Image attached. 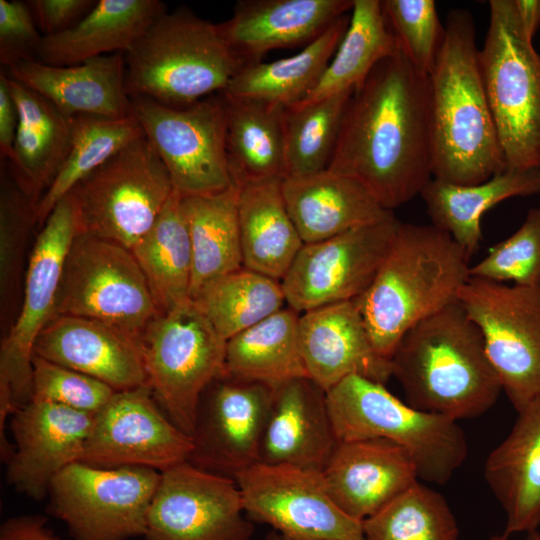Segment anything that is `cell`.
I'll list each match as a JSON object with an SVG mask.
<instances>
[{"label":"cell","instance_id":"cell-1","mask_svg":"<svg viewBox=\"0 0 540 540\" xmlns=\"http://www.w3.org/2000/svg\"><path fill=\"white\" fill-rule=\"evenodd\" d=\"M431 161L429 75L398 47L353 90L328 170L392 211L421 194Z\"/></svg>","mask_w":540,"mask_h":540},{"label":"cell","instance_id":"cell-2","mask_svg":"<svg viewBox=\"0 0 540 540\" xmlns=\"http://www.w3.org/2000/svg\"><path fill=\"white\" fill-rule=\"evenodd\" d=\"M444 26L429 74L432 178L473 185L506 165L481 75L472 13L451 10Z\"/></svg>","mask_w":540,"mask_h":540},{"label":"cell","instance_id":"cell-3","mask_svg":"<svg viewBox=\"0 0 540 540\" xmlns=\"http://www.w3.org/2000/svg\"><path fill=\"white\" fill-rule=\"evenodd\" d=\"M390 362L408 405L456 421L484 414L503 391L482 333L459 301L409 329Z\"/></svg>","mask_w":540,"mask_h":540},{"label":"cell","instance_id":"cell-4","mask_svg":"<svg viewBox=\"0 0 540 540\" xmlns=\"http://www.w3.org/2000/svg\"><path fill=\"white\" fill-rule=\"evenodd\" d=\"M469 260L442 229L401 223L372 282L354 300L380 356L390 360L409 329L458 301Z\"/></svg>","mask_w":540,"mask_h":540},{"label":"cell","instance_id":"cell-5","mask_svg":"<svg viewBox=\"0 0 540 540\" xmlns=\"http://www.w3.org/2000/svg\"><path fill=\"white\" fill-rule=\"evenodd\" d=\"M243 63L217 24L188 9L163 12L125 53L126 89L168 106H186L225 90Z\"/></svg>","mask_w":540,"mask_h":540},{"label":"cell","instance_id":"cell-6","mask_svg":"<svg viewBox=\"0 0 540 540\" xmlns=\"http://www.w3.org/2000/svg\"><path fill=\"white\" fill-rule=\"evenodd\" d=\"M326 397L338 441H393L409 452L421 480L445 484L466 459V436L456 420L415 409L384 384L351 375Z\"/></svg>","mask_w":540,"mask_h":540},{"label":"cell","instance_id":"cell-7","mask_svg":"<svg viewBox=\"0 0 540 540\" xmlns=\"http://www.w3.org/2000/svg\"><path fill=\"white\" fill-rule=\"evenodd\" d=\"M479 64L506 170L540 168V54L514 0L489 1Z\"/></svg>","mask_w":540,"mask_h":540},{"label":"cell","instance_id":"cell-8","mask_svg":"<svg viewBox=\"0 0 540 540\" xmlns=\"http://www.w3.org/2000/svg\"><path fill=\"white\" fill-rule=\"evenodd\" d=\"M173 192L167 168L144 135L81 179L68 194L75 204L78 233L131 250Z\"/></svg>","mask_w":540,"mask_h":540},{"label":"cell","instance_id":"cell-9","mask_svg":"<svg viewBox=\"0 0 540 540\" xmlns=\"http://www.w3.org/2000/svg\"><path fill=\"white\" fill-rule=\"evenodd\" d=\"M226 342L192 299L159 315L140 338L156 402L190 436L201 394L225 373Z\"/></svg>","mask_w":540,"mask_h":540},{"label":"cell","instance_id":"cell-10","mask_svg":"<svg viewBox=\"0 0 540 540\" xmlns=\"http://www.w3.org/2000/svg\"><path fill=\"white\" fill-rule=\"evenodd\" d=\"M161 314L131 250L91 235L75 236L64 262L53 317L97 320L140 341Z\"/></svg>","mask_w":540,"mask_h":540},{"label":"cell","instance_id":"cell-11","mask_svg":"<svg viewBox=\"0 0 540 540\" xmlns=\"http://www.w3.org/2000/svg\"><path fill=\"white\" fill-rule=\"evenodd\" d=\"M130 99L133 116L182 197L216 194L235 185L226 152L222 93L177 107L143 96Z\"/></svg>","mask_w":540,"mask_h":540},{"label":"cell","instance_id":"cell-12","mask_svg":"<svg viewBox=\"0 0 540 540\" xmlns=\"http://www.w3.org/2000/svg\"><path fill=\"white\" fill-rule=\"evenodd\" d=\"M78 234L77 215L70 194L45 220L29 258L20 313L0 350V432L8 416L33 396L35 341L53 318L64 262Z\"/></svg>","mask_w":540,"mask_h":540},{"label":"cell","instance_id":"cell-13","mask_svg":"<svg viewBox=\"0 0 540 540\" xmlns=\"http://www.w3.org/2000/svg\"><path fill=\"white\" fill-rule=\"evenodd\" d=\"M458 301L480 329L502 390L517 412L540 399V283L470 277Z\"/></svg>","mask_w":540,"mask_h":540},{"label":"cell","instance_id":"cell-14","mask_svg":"<svg viewBox=\"0 0 540 540\" xmlns=\"http://www.w3.org/2000/svg\"><path fill=\"white\" fill-rule=\"evenodd\" d=\"M160 472L147 467L101 468L75 462L49 488V513L73 540L143 537Z\"/></svg>","mask_w":540,"mask_h":540},{"label":"cell","instance_id":"cell-15","mask_svg":"<svg viewBox=\"0 0 540 540\" xmlns=\"http://www.w3.org/2000/svg\"><path fill=\"white\" fill-rule=\"evenodd\" d=\"M234 480L250 520L270 525L285 540H364L363 521L334 502L322 471L258 462Z\"/></svg>","mask_w":540,"mask_h":540},{"label":"cell","instance_id":"cell-16","mask_svg":"<svg viewBox=\"0 0 540 540\" xmlns=\"http://www.w3.org/2000/svg\"><path fill=\"white\" fill-rule=\"evenodd\" d=\"M236 481L186 461L160 472L144 540H250Z\"/></svg>","mask_w":540,"mask_h":540},{"label":"cell","instance_id":"cell-17","mask_svg":"<svg viewBox=\"0 0 540 540\" xmlns=\"http://www.w3.org/2000/svg\"><path fill=\"white\" fill-rule=\"evenodd\" d=\"M401 223L393 216L304 244L281 280L288 307L303 313L358 298L375 277Z\"/></svg>","mask_w":540,"mask_h":540},{"label":"cell","instance_id":"cell-18","mask_svg":"<svg viewBox=\"0 0 540 540\" xmlns=\"http://www.w3.org/2000/svg\"><path fill=\"white\" fill-rule=\"evenodd\" d=\"M192 450V437L169 419L144 385L116 391L93 415L79 462L162 472L188 461Z\"/></svg>","mask_w":540,"mask_h":540},{"label":"cell","instance_id":"cell-19","mask_svg":"<svg viewBox=\"0 0 540 540\" xmlns=\"http://www.w3.org/2000/svg\"><path fill=\"white\" fill-rule=\"evenodd\" d=\"M272 397L261 382L227 373L214 379L198 402L188 462L233 479L258 463Z\"/></svg>","mask_w":540,"mask_h":540},{"label":"cell","instance_id":"cell-20","mask_svg":"<svg viewBox=\"0 0 540 540\" xmlns=\"http://www.w3.org/2000/svg\"><path fill=\"white\" fill-rule=\"evenodd\" d=\"M93 415L63 405L31 400L11 414L15 440L7 481L20 493L42 500L55 476L79 462Z\"/></svg>","mask_w":540,"mask_h":540},{"label":"cell","instance_id":"cell-21","mask_svg":"<svg viewBox=\"0 0 540 540\" xmlns=\"http://www.w3.org/2000/svg\"><path fill=\"white\" fill-rule=\"evenodd\" d=\"M322 474L334 502L359 521L419 481L409 452L382 438L339 441Z\"/></svg>","mask_w":540,"mask_h":540},{"label":"cell","instance_id":"cell-22","mask_svg":"<svg viewBox=\"0 0 540 540\" xmlns=\"http://www.w3.org/2000/svg\"><path fill=\"white\" fill-rule=\"evenodd\" d=\"M298 332L308 377L326 392L351 375L381 384L392 377L391 362L374 349L354 300L301 313Z\"/></svg>","mask_w":540,"mask_h":540},{"label":"cell","instance_id":"cell-23","mask_svg":"<svg viewBox=\"0 0 540 540\" xmlns=\"http://www.w3.org/2000/svg\"><path fill=\"white\" fill-rule=\"evenodd\" d=\"M33 355L96 378L116 391L148 385L139 341L97 320L54 316L39 333Z\"/></svg>","mask_w":540,"mask_h":540},{"label":"cell","instance_id":"cell-24","mask_svg":"<svg viewBox=\"0 0 540 540\" xmlns=\"http://www.w3.org/2000/svg\"><path fill=\"white\" fill-rule=\"evenodd\" d=\"M352 7L353 0H241L217 26L228 48L246 64L273 49L307 46Z\"/></svg>","mask_w":540,"mask_h":540},{"label":"cell","instance_id":"cell-25","mask_svg":"<svg viewBox=\"0 0 540 540\" xmlns=\"http://www.w3.org/2000/svg\"><path fill=\"white\" fill-rule=\"evenodd\" d=\"M326 391L309 377L273 388L259 462L322 471L338 444Z\"/></svg>","mask_w":540,"mask_h":540},{"label":"cell","instance_id":"cell-26","mask_svg":"<svg viewBox=\"0 0 540 540\" xmlns=\"http://www.w3.org/2000/svg\"><path fill=\"white\" fill-rule=\"evenodd\" d=\"M3 70L68 116L117 119L132 115L124 53L98 56L69 66L26 60Z\"/></svg>","mask_w":540,"mask_h":540},{"label":"cell","instance_id":"cell-27","mask_svg":"<svg viewBox=\"0 0 540 540\" xmlns=\"http://www.w3.org/2000/svg\"><path fill=\"white\" fill-rule=\"evenodd\" d=\"M286 207L304 244L394 216L357 180L330 170L287 177L282 182Z\"/></svg>","mask_w":540,"mask_h":540},{"label":"cell","instance_id":"cell-28","mask_svg":"<svg viewBox=\"0 0 540 540\" xmlns=\"http://www.w3.org/2000/svg\"><path fill=\"white\" fill-rule=\"evenodd\" d=\"M8 76V75H7ZM9 79L18 110L11 177L36 204L61 170L71 147L73 117L29 87Z\"/></svg>","mask_w":540,"mask_h":540},{"label":"cell","instance_id":"cell-29","mask_svg":"<svg viewBox=\"0 0 540 540\" xmlns=\"http://www.w3.org/2000/svg\"><path fill=\"white\" fill-rule=\"evenodd\" d=\"M484 476L505 510L504 535L530 533L540 525V399L521 412L488 456Z\"/></svg>","mask_w":540,"mask_h":540},{"label":"cell","instance_id":"cell-30","mask_svg":"<svg viewBox=\"0 0 540 540\" xmlns=\"http://www.w3.org/2000/svg\"><path fill=\"white\" fill-rule=\"evenodd\" d=\"M165 11L158 0L97 1L73 27L43 37L37 60L52 66H69L98 56L125 54Z\"/></svg>","mask_w":540,"mask_h":540},{"label":"cell","instance_id":"cell-31","mask_svg":"<svg viewBox=\"0 0 540 540\" xmlns=\"http://www.w3.org/2000/svg\"><path fill=\"white\" fill-rule=\"evenodd\" d=\"M282 182L276 178L239 186L237 201L243 267L280 281L304 245Z\"/></svg>","mask_w":540,"mask_h":540},{"label":"cell","instance_id":"cell-32","mask_svg":"<svg viewBox=\"0 0 540 540\" xmlns=\"http://www.w3.org/2000/svg\"><path fill=\"white\" fill-rule=\"evenodd\" d=\"M540 194V168L505 170L473 185H456L432 178L420 196L432 225L442 229L471 257L482 240L483 214L513 197Z\"/></svg>","mask_w":540,"mask_h":540},{"label":"cell","instance_id":"cell-33","mask_svg":"<svg viewBox=\"0 0 540 540\" xmlns=\"http://www.w3.org/2000/svg\"><path fill=\"white\" fill-rule=\"evenodd\" d=\"M349 21L350 14H345L293 56L272 62L260 60L243 64L222 93L284 107L303 101L333 58Z\"/></svg>","mask_w":540,"mask_h":540},{"label":"cell","instance_id":"cell-34","mask_svg":"<svg viewBox=\"0 0 540 540\" xmlns=\"http://www.w3.org/2000/svg\"><path fill=\"white\" fill-rule=\"evenodd\" d=\"M223 97L226 152L234 183L242 186L285 179L284 106L224 94Z\"/></svg>","mask_w":540,"mask_h":540},{"label":"cell","instance_id":"cell-35","mask_svg":"<svg viewBox=\"0 0 540 540\" xmlns=\"http://www.w3.org/2000/svg\"><path fill=\"white\" fill-rule=\"evenodd\" d=\"M239 186L211 195L183 197L192 249L190 299L243 267L238 225Z\"/></svg>","mask_w":540,"mask_h":540},{"label":"cell","instance_id":"cell-36","mask_svg":"<svg viewBox=\"0 0 540 540\" xmlns=\"http://www.w3.org/2000/svg\"><path fill=\"white\" fill-rule=\"evenodd\" d=\"M131 252L162 314L190 300L192 249L183 197L177 191Z\"/></svg>","mask_w":540,"mask_h":540},{"label":"cell","instance_id":"cell-37","mask_svg":"<svg viewBox=\"0 0 540 540\" xmlns=\"http://www.w3.org/2000/svg\"><path fill=\"white\" fill-rule=\"evenodd\" d=\"M300 314L284 307L228 339L225 373L272 388L308 377L299 344Z\"/></svg>","mask_w":540,"mask_h":540},{"label":"cell","instance_id":"cell-38","mask_svg":"<svg viewBox=\"0 0 540 540\" xmlns=\"http://www.w3.org/2000/svg\"><path fill=\"white\" fill-rule=\"evenodd\" d=\"M397 49L381 1L353 0L348 28L333 58L312 92L299 103L316 102L356 88Z\"/></svg>","mask_w":540,"mask_h":540},{"label":"cell","instance_id":"cell-39","mask_svg":"<svg viewBox=\"0 0 540 540\" xmlns=\"http://www.w3.org/2000/svg\"><path fill=\"white\" fill-rule=\"evenodd\" d=\"M142 136L144 132L133 114L117 119L73 116V136L68 156L49 189L34 206L36 223L43 225L56 204L81 179Z\"/></svg>","mask_w":540,"mask_h":540},{"label":"cell","instance_id":"cell-40","mask_svg":"<svg viewBox=\"0 0 540 540\" xmlns=\"http://www.w3.org/2000/svg\"><path fill=\"white\" fill-rule=\"evenodd\" d=\"M193 301L226 341L286 304L280 280L245 267L216 280Z\"/></svg>","mask_w":540,"mask_h":540},{"label":"cell","instance_id":"cell-41","mask_svg":"<svg viewBox=\"0 0 540 540\" xmlns=\"http://www.w3.org/2000/svg\"><path fill=\"white\" fill-rule=\"evenodd\" d=\"M354 89L284 107L286 178L328 169Z\"/></svg>","mask_w":540,"mask_h":540},{"label":"cell","instance_id":"cell-42","mask_svg":"<svg viewBox=\"0 0 540 540\" xmlns=\"http://www.w3.org/2000/svg\"><path fill=\"white\" fill-rule=\"evenodd\" d=\"M364 540H457V521L439 492L417 481L363 520Z\"/></svg>","mask_w":540,"mask_h":540},{"label":"cell","instance_id":"cell-43","mask_svg":"<svg viewBox=\"0 0 540 540\" xmlns=\"http://www.w3.org/2000/svg\"><path fill=\"white\" fill-rule=\"evenodd\" d=\"M381 5L399 49L416 68L429 75L445 34L435 1L383 0Z\"/></svg>","mask_w":540,"mask_h":540},{"label":"cell","instance_id":"cell-44","mask_svg":"<svg viewBox=\"0 0 540 540\" xmlns=\"http://www.w3.org/2000/svg\"><path fill=\"white\" fill-rule=\"evenodd\" d=\"M470 277L514 285L540 283V208L527 212L522 225L495 244L488 254L470 267Z\"/></svg>","mask_w":540,"mask_h":540},{"label":"cell","instance_id":"cell-45","mask_svg":"<svg viewBox=\"0 0 540 540\" xmlns=\"http://www.w3.org/2000/svg\"><path fill=\"white\" fill-rule=\"evenodd\" d=\"M33 396L91 415L100 411L116 392L104 382L33 355Z\"/></svg>","mask_w":540,"mask_h":540},{"label":"cell","instance_id":"cell-46","mask_svg":"<svg viewBox=\"0 0 540 540\" xmlns=\"http://www.w3.org/2000/svg\"><path fill=\"white\" fill-rule=\"evenodd\" d=\"M43 35L28 3L0 0V62L3 69L26 60H37Z\"/></svg>","mask_w":540,"mask_h":540},{"label":"cell","instance_id":"cell-47","mask_svg":"<svg viewBox=\"0 0 540 540\" xmlns=\"http://www.w3.org/2000/svg\"><path fill=\"white\" fill-rule=\"evenodd\" d=\"M43 37L62 33L78 23L95 5L91 0H32L27 2Z\"/></svg>","mask_w":540,"mask_h":540},{"label":"cell","instance_id":"cell-48","mask_svg":"<svg viewBox=\"0 0 540 540\" xmlns=\"http://www.w3.org/2000/svg\"><path fill=\"white\" fill-rule=\"evenodd\" d=\"M18 126V110L9 87V79L2 69L0 73V156L8 161Z\"/></svg>","mask_w":540,"mask_h":540},{"label":"cell","instance_id":"cell-49","mask_svg":"<svg viewBox=\"0 0 540 540\" xmlns=\"http://www.w3.org/2000/svg\"><path fill=\"white\" fill-rule=\"evenodd\" d=\"M0 540H62L47 527L42 515L11 517L0 527Z\"/></svg>","mask_w":540,"mask_h":540},{"label":"cell","instance_id":"cell-50","mask_svg":"<svg viewBox=\"0 0 540 540\" xmlns=\"http://www.w3.org/2000/svg\"><path fill=\"white\" fill-rule=\"evenodd\" d=\"M524 28L534 37L540 27V0H514Z\"/></svg>","mask_w":540,"mask_h":540},{"label":"cell","instance_id":"cell-51","mask_svg":"<svg viewBox=\"0 0 540 540\" xmlns=\"http://www.w3.org/2000/svg\"><path fill=\"white\" fill-rule=\"evenodd\" d=\"M266 540H285V539L276 531H272L267 535Z\"/></svg>","mask_w":540,"mask_h":540},{"label":"cell","instance_id":"cell-52","mask_svg":"<svg viewBox=\"0 0 540 540\" xmlns=\"http://www.w3.org/2000/svg\"><path fill=\"white\" fill-rule=\"evenodd\" d=\"M525 540H540V533L536 531L527 533V537Z\"/></svg>","mask_w":540,"mask_h":540},{"label":"cell","instance_id":"cell-53","mask_svg":"<svg viewBox=\"0 0 540 540\" xmlns=\"http://www.w3.org/2000/svg\"><path fill=\"white\" fill-rule=\"evenodd\" d=\"M487 540H508V536L506 535H494L492 537H490L489 539Z\"/></svg>","mask_w":540,"mask_h":540}]
</instances>
